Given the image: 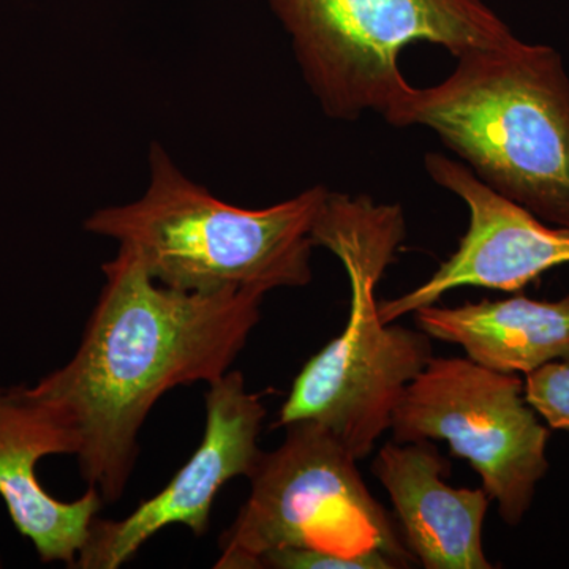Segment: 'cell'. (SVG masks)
Here are the masks:
<instances>
[{"label": "cell", "mask_w": 569, "mask_h": 569, "mask_svg": "<svg viewBox=\"0 0 569 569\" xmlns=\"http://www.w3.org/2000/svg\"><path fill=\"white\" fill-rule=\"evenodd\" d=\"M260 568L274 569H395L406 568L383 550L343 556L313 548H284L266 553Z\"/></svg>", "instance_id": "4fadbf2b"}, {"label": "cell", "mask_w": 569, "mask_h": 569, "mask_svg": "<svg viewBox=\"0 0 569 569\" xmlns=\"http://www.w3.org/2000/svg\"><path fill=\"white\" fill-rule=\"evenodd\" d=\"M526 399V383L470 358H432L392 417L395 441H448L477 470L508 526L522 522L549 470V429Z\"/></svg>", "instance_id": "52a82bcc"}, {"label": "cell", "mask_w": 569, "mask_h": 569, "mask_svg": "<svg viewBox=\"0 0 569 569\" xmlns=\"http://www.w3.org/2000/svg\"><path fill=\"white\" fill-rule=\"evenodd\" d=\"M526 399L550 429L569 432V358L530 372L526 378Z\"/></svg>", "instance_id": "5bb4252c"}, {"label": "cell", "mask_w": 569, "mask_h": 569, "mask_svg": "<svg viewBox=\"0 0 569 569\" xmlns=\"http://www.w3.org/2000/svg\"><path fill=\"white\" fill-rule=\"evenodd\" d=\"M433 182L466 203L470 219L458 250L425 283L399 298L378 301L381 320L436 305L462 287L519 291L539 276L569 264V228L556 227L486 186L473 171L441 153H427Z\"/></svg>", "instance_id": "9c48e42d"}, {"label": "cell", "mask_w": 569, "mask_h": 569, "mask_svg": "<svg viewBox=\"0 0 569 569\" xmlns=\"http://www.w3.org/2000/svg\"><path fill=\"white\" fill-rule=\"evenodd\" d=\"M250 473V496L220 537L217 569H258L272 550L313 548L359 556L383 550L410 567L387 511L369 492L358 459L325 426L298 421Z\"/></svg>", "instance_id": "8992f818"}, {"label": "cell", "mask_w": 569, "mask_h": 569, "mask_svg": "<svg viewBox=\"0 0 569 569\" xmlns=\"http://www.w3.org/2000/svg\"><path fill=\"white\" fill-rule=\"evenodd\" d=\"M80 449V432L61 407L32 387L0 385V498L40 560L71 569L104 501L92 488L74 501L50 496L37 466L48 456H77Z\"/></svg>", "instance_id": "30bf717a"}, {"label": "cell", "mask_w": 569, "mask_h": 569, "mask_svg": "<svg viewBox=\"0 0 569 569\" xmlns=\"http://www.w3.org/2000/svg\"><path fill=\"white\" fill-rule=\"evenodd\" d=\"M102 269V291L77 353L32 389L71 419L81 437L82 479L104 503H116L152 408L171 389L211 385L230 372L260 321L264 295L174 290L126 249Z\"/></svg>", "instance_id": "6da1fadb"}, {"label": "cell", "mask_w": 569, "mask_h": 569, "mask_svg": "<svg viewBox=\"0 0 569 569\" xmlns=\"http://www.w3.org/2000/svg\"><path fill=\"white\" fill-rule=\"evenodd\" d=\"M0 567H2V565H0Z\"/></svg>", "instance_id": "9a60e30c"}, {"label": "cell", "mask_w": 569, "mask_h": 569, "mask_svg": "<svg viewBox=\"0 0 569 569\" xmlns=\"http://www.w3.org/2000/svg\"><path fill=\"white\" fill-rule=\"evenodd\" d=\"M372 468L395 505L407 548L422 567L493 568L482 546L488 492L447 485L445 462L427 441H391Z\"/></svg>", "instance_id": "8fae6325"}, {"label": "cell", "mask_w": 569, "mask_h": 569, "mask_svg": "<svg viewBox=\"0 0 569 569\" xmlns=\"http://www.w3.org/2000/svg\"><path fill=\"white\" fill-rule=\"evenodd\" d=\"M208 387L203 440L192 458L127 518H96L73 569L121 568L160 530L178 523L204 537L220 489L233 478L250 477L261 455L258 437L266 408L260 397L247 391L238 370Z\"/></svg>", "instance_id": "ba28073f"}, {"label": "cell", "mask_w": 569, "mask_h": 569, "mask_svg": "<svg viewBox=\"0 0 569 569\" xmlns=\"http://www.w3.org/2000/svg\"><path fill=\"white\" fill-rule=\"evenodd\" d=\"M328 193L316 186L269 208H239L187 178L152 142L144 193L132 203L97 209L84 230L132 252L164 287L266 296L312 280V231Z\"/></svg>", "instance_id": "3957f363"}, {"label": "cell", "mask_w": 569, "mask_h": 569, "mask_svg": "<svg viewBox=\"0 0 569 569\" xmlns=\"http://www.w3.org/2000/svg\"><path fill=\"white\" fill-rule=\"evenodd\" d=\"M312 238L346 268L350 313L346 329L296 377L277 426L316 421L361 460L391 429L408 385L433 358L426 332L385 323L378 310L377 288L406 241V216L399 204L367 194L329 192Z\"/></svg>", "instance_id": "277c9868"}, {"label": "cell", "mask_w": 569, "mask_h": 569, "mask_svg": "<svg viewBox=\"0 0 569 569\" xmlns=\"http://www.w3.org/2000/svg\"><path fill=\"white\" fill-rule=\"evenodd\" d=\"M456 59L438 84L408 86L385 121L432 130L490 189L569 228V77L560 52L516 37Z\"/></svg>", "instance_id": "7a4b0ae2"}, {"label": "cell", "mask_w": 569, "mask_h": 569, "mask_svg": "<svg viewBox=\"0 0 569 569\" xmlns=\"http://www.w3.org/2000/svg\"><path fill=\"white\" fill-rule=\"evenodd\" d=\"M415 320L430 339L463 348L479 366L529 376L569 358V293L560 301L527 296L459 307H422Z\"/></svg>", "instance_id": "7c38bea8"}, {"label": "cell", "mask_w": 569, "mask_h": 569, "mask_svg": "<svg viewBox=\"0 0 569 569\" xmlns=\"http://www.w3.org/2000/svg\"><path fill=\"white\" fill-rule=\"evenodd\" d=\"M328 118L383 114L410 82L400 52L415 43L463 52L516 39L482 0H268Z\"/></svg>", "instance_id": "5b68a950"}]
</instances>
